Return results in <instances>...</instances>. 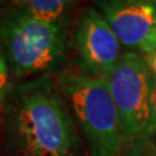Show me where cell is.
I'll return each mask as SVG.
<instances>
[{
    "label": "cell",
    "instance_id": "obj_4",
    "mask_svg": "<svg viewBox=\"0 0 156 156\" xmlns=\"http://www.w3.org/2000/svg\"><path fill=\"white\" fill-rule=\"evenodd\" d=\"M151 77L146 58L140 53L126 51L107 78L122 131L128 138L150 135Z\"/></svg>",
    "mask_w": 156,
    "mask_h": 156
},
{
    "label": "cell",
    "instance_id": "obj_6",
    "mask_svg": "<svg viewBox=\"0 0 156 156\" xmlns=\"http://www.w3.org/2000/svg\"><path fill=\"white\" fill-rule=\"evenodd\" d=\"M121 46L131 52L156 50V0H96Z\"/></svg>",
    "mask_w": 156,
    "mask_h": 156
},
{
    "label": "cell",
    "instance_id": "obj_3",
    "mask_svg": "<svg viewBox=\"0 0 156 156\" xmlns=\"http://www.w3.org/2000/svg\"><path fill=\"white\" fill-rule=\"evenodd\" d=\"M56 83L81 126L90 155L116 156L125 134L107 80L65 70Z\"/></svg>",
    "mask_w": 156,
    "mask_h": 156
},
{
    "label": "cell",
    "instance_id": "obj_5",
    "mask_svg": "<svg viewBox=\"0 0 156 156\" xmlns=\"http://www.w3.org/2000/svg\"><path fill=\"white\" fill-rule=\"evenodd\" d=\"M81 70L90 77L107 80L121 57V43L96 8H87L78 18L73 35Z\"/></svg>",
    "mask_w": 156,
    "mask_h": 156
},
{
    "label": "cell",
    "instance_id": "obj_8",
    "mask_svg": "<svg viewBox=\"0 0 156 156\" xmlns=\"http://www.w3.org/2000/svg\"><path fill=\"white\" fill-rule=\"evenodd\" d=\"M9 89H11L9 87V66L2 51V47H0V124L3 121L4 104H5Z\"/></svg>",
    "mask_w": 156,
    "mask_h": 156
},
{
    "label": "cell",
    "instance_id": "obj_9",
    "mask_svg": "<svg viewBox=\"0 0 156 156\" xmlns=\"http://www.w3.org/2000/svg\"><path fill=\"white\" fill-rule=\"evenodd\" d=\"M150 134L156 131V77L152 74L151 77V86H150Z\"/></svg>",
    "mask_w": 156,
    "mask_h": 156
},
{
    "label": "cell",
    "instance_id": "obj_2",
    "mask_svg": "<svg viewBox=\"0 0 156 156\" xmlns=\"http://www.w3.org/2000/svg\"><path fill=\"white\" fill-rule=\"evenodd\" d=\"M68 46V22L50 21L12 7L0 20V47L14 77H30L60 65Z\"/></svg>",
    "mask_w": 156,
    "mask_h": 156
},
{
    "label": "cell",
    "instance_id": "obj_7",
    "mask_svg": "<svg viewBox=\"0 0 156 156\" xmlns=\"http://www.w3.org/2000/svg\"><path fill=\"white\" fill-rule=\"evenodd\" d=\"M80 0H13L14 7L50 21L68 22L70 9Z\"/></svg>",
    "mask_w": 156,
    "mask_h": 156
},
{
    "label": "cell",
    "instance_id": "obj_10",
    "mask_svg": "<svg viewBox=\"0 0 156 156\" xmlns=\"http://www.w3.org/2000/svg\"><path fill=\"white\" fill-rule=\"evenodd\" d=\"M144 58H146V62H147L151 73L156 77V50L147 53V55H144Z\"/></svg>",
    "mask_w": 156,
    "mask_h": 156
},
{
    "label": "cell",
    "instance_id": "obj_1",
    "mask_svg": "<svg viewBox=\"0 0 156 156\" xmlns=\"http://www.w3.org/2000/svg\"><path fill=\"white\" fill-rule=\"evenodd\" d=\"M5 134L20 156H76L74 121L56 81L41 77L12 86L3 111Z\"/></svg>",
    "mask_w": 156,
    "mask_h": 156
}]
</instances>
